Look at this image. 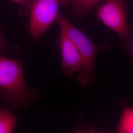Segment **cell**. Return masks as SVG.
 <instances>
[{
    "label": "cell",
    "instance_id": "cell-1",
    "mask_svg": "<svg viewBox=\"0 0 133 133\" xmlns=\"http://www.w3.org/2000/svg\"><path fill=\"white\" fill-rule=\"evenodd\" d=\"M0 94L5 104L18 110L28 108L39 99L37 88L28 87L20 60L0 57Z\"/></svg>",
    "mask_w": 133,
    "mask_h": 133
},
{
    "label": "cell",
    "instance_id": "cell-2",
    "mask_svg": "<svg viewBox=\"0 0 133 133\" xmlns=\"http://www.w3.org/2000/svg\"><path fill=\"white\" fill-rule=\"evenodd\" d=\"M56 22L63 30L78 49L82 61L83 71L77 78L79 85L82 87L91 86L95 83V64L97 54L100 46L96 45L82 30L77 28L60 13Z\"/></svg>",
    "mask_w": 133,
    "mask_h": 133
},
{
    "label": "cell",
    "instance_id": "cell-3",
    "mask_svg": "<svg viewBox=\"0 0 133 133\" xmlns=\"http://www.w3.org/2000/svg\"><path fill=\"white\" fill-rule=\"evenodd\" d=\"M104 1L97 10V18L118 35L124 48L132 55L133 36L129 23L127 9L123 1Z\"/></svg>",
    "mask_w": 133,
    "mask_h": 133
},
{
    "label": "cell",
    "instance_id": "cell-4",
    "mask_svg": "<svg viewBox=\"0 0 133 133\" xmlns=\"http://www.w3.org/2000/svg\"><path fill=\"white\" fill-rule=\"evenodd\" d=\"M61 0H33L29 10V31L37 43L56 22Z\"/></svg>",
    "mask_w": 133,
    "mask_h": 133
},
{
    "label": "cell",
    "instance_id": "cell-5",
    "mask_svg": "<svg viewBox=\"0 0 133 133\" xmlns=\"http://www.w3.org/2000/svg\"><path fill=\"white\" fill-rule=\"evenodd\" d=\"M60 32L58 43L61 51V71L69 78H73L76 76V78H78L83 71L81 54L65 32L62 29H60Z\"/></svg>",
    "mask_w": 133,
    "mask_h": 133
},
{
    "label": "cell",
    "instance_id": "cell-6",
    "mask_svg": "<svg viewBox=\"0 0 133 133\" xmlns=\"http://www.w3.org/2000/svg\"><path fill=\"white\" fill-rule=\"evenodd\" d=\"M103 0H61V5L71 4L73 11L81 19L88 14L96 5Z\"/></svg>",
    "mask_w": 133,
    "mask_h": 133
},
{
    "label": "cell",
    "instance_id": "cell-7",
    "mask_svg": "<svg viewBox=\"0 0 133 133\" xmlns=\"http://www.w3.org/2000/svg\"><path fill=\"white\" fill-rule=\"evenodd\" d=\"M17 122V117L10 110L0 109V133H12Z\"/></svg>",
    "mask_w": 133,
    "mask_h": 133
},
{
    "label": "cell",
    "instance_id": "cell-8",
    "mask_svg": "<svg viewBox=\"0 0 133 133\" xmlns=\"http://www.w3.org/2000/svg\"><path fill=\"white\" fill-rule=\"evenodd\" d=\"M117 131L120 133H131L133 131V109L126 107L123 110Z\"/></svg>",
    "mask_w": 133,
    "mask_h": 133
},
{
    "label": "cell",
    "instance_id": "cell-9",
    "mask_svg": "<svg viewBox=\"0 0 133 133\" xmlns=\"http://www.w3.org/2000/svg\"><path fill=\"white\" fill-rule=\"evenodd\" d=\"M18 5L19 12L22 15H26L29 12L33 0H10Z\"/></svg>",
    "mask_w": 133,
    "mask_h": 133
},
{
    "label": "cell",
    "instance_id": "cell-10",
    "mask_svg": "<svg viewBox=\"0 0 133 133\" xmlns=\"http://www.w3.org/2000/svg\"><path fill=\"white\" fill-rule=\"evenodd\" d=\"M18 47H17L16 45H13L10 43H8L5 39L4 36L3 31L2 30H0V51L3 49H9L11 51H14L16 52L17 50L18 49Z\"/></svg>",
    "mask_w": 133,
    "mask_h": 133
}]
</instances>
